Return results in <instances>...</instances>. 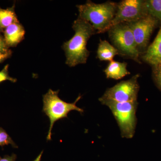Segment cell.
Listing matches in <instances>:
<instances>
[{
    "mask_svg": "<svg viewBox=\"0 0 161 161\" xmlns=\"http://www.w3.org/2000/svg\"><path fill=\"white\" fill-rule=\"evenodd\" d=\"M158 33L142 55V59L153 67L161 65V22Z\"/></svg>",
    "mask_w": 161,
    "mask_h": 161,
    "instance_id": "obj_9",
    "label": "cell"
},
{
    "mask_svg": "<svg viewBox=\"0 0 161 161\" xmlns=\"http://www.w3.org/2000/svg\"><path fill=\"white\" fill-rule=\"evenodd\" d=\"M10 145L14 148H18L17 145L3 128L0 127V146L3 147L6 145Z\"/></svg>",
    "mask_w": 161,
    "mask_h": 161,
    "instance_id": "obj_15",
    "label": "cell"
},
{
    "mask_svg": "<svg viewBox=\"0 0 161 161\" xmlns=\"http://www.w3.org/2000/svg\"><path fill=\"white\" fill-rule=\"evenodd\" d=\"M59 91H54L49 89L43 96V112L48 116L50 121L49 130L47 136V141L51 140L52 129L56 121L68 117V115L71 111H77L80 113L84 112L82 109L76 105L81 96H78L75 102L68 103L59 98Z\"/></svg>",
    "mask_w": 161,
    "mask_h": 161,
    "instance_id": "obj_3",
    "label": "cell"
},
{
    "mask_svg": "<svg viewBox=\"0 0 161 161\" xmlns=\"http://www.w3.org/2000/svg\"><path fill=\"white\" fill-rule=\"evenodd\" d=\"M155 67H159V68H161V65H159V66Z\"/></svg>",
    "mask_w": 161,
    "mask_h": 161,
    "instance_id": "obj_22",
    "label": "cell"
},
{
    "mask_svg": "<svg viewBox=\"0 0 161 161\" xmlns=\"http://www.w3.org/2000/svg\"><path fill=\"white\" fill-rule=\"evenodd\" d=\"M109 37L118 50L119 55L140 64V53L132 30L127 23H121L111 27L108 31Z\"/></svg>",
    "mask_w": 161,
    "mask_h": 161,
    "instance_id": "obj_5",
    "label": "cell"
},
{
    "mask_svg": "<svg viewBox=\"0 0 161 161\" xmlns=\"http://www.w3.org/2000/svg\"><path fill=\"white\" fill-rule=\"evenodd\" d=\"M11 51L6 44L5 40L3 36L0 34V52L3 53H8Z\"/></svg>",
    "mask_w": 161,
    "mask_h": 161,
    "instance_id": "obj_18",
    "label": "cell"
},
{
    "mask_svg": "<svg viewBox=\"0 0 161 161\" xmlns=\"http://www.w3.org/2000/svg\"><path fill=\"white\" fill-rule=\"evenodd\" d=\"M16 154L12 153L11 156L6 155L3 158L0 157V161H16Z\"/></svg>",
    "mask_w": 161,
    "mask_h": 161,
    "instance_id": "obj_19",
    "label": "cell"
},
{
    "mask_svg": "<svg viewBox=\"0 0 161 161\" xmlns=\"http://www.w3.org/2000/svg\"><path fill=\"white\" fill-rule=\"evenodd\" d=\"M117 6V3L111 1L96 4L88 1L85 4L77 6L78 17L89 23L96 33H103L109 29Z\"/></svg>",
    "mask_w": 161,
    "mask_h": 161,
    "instance_id": "obj_2",
    "label": "cell"
},
{
    "mask_svg": "<svg viewBox=\"0 0 161 161\" xmlns=\"http://www.w3.org/2000/svg\"><path fill=\"white\" fill-rule=\"evenodd\" d=\"M9 64H6L2 70L0 71V83L9 80L12 82H16L17 81L16 78L10 77L9 75Z\"/></svg>",
    "mask_w": 161,
    "mask_h": 161,
    "instance_id": "obj_16",
    "label": "cell"
},
{
    "mask_svg": "<svg viewBox=\"0 0 161 161\" xmlns=\"http://www.w3.org/2000/svg\"><path fill=\"white\" fill-rule=\"evenodd\" d=\"M4 38L9 47H14L24 39L25 31L22 24L16 23L11 24L4 30Z\"/></svg>",
    "mask_w": 161,
    "mask_h": 161,
    "instance_id": "obj_10",
    "label": "cell"
},
{
    "mask_svg": "<svg viewBox=\"0 0 161 161\" xmlns=\"http://www.w3.org/2000/svg\"><path fill=\"white\" fill-rule=\"evenodd\" d=\"M139 77V75L137 74L129 80L120 81L114 86L108 89L99 98V101L101 103L108 101L118 103L137 101L140 90L138 82Z\"/></svg>",
    "mask_w": 161,
    "mask_h": 161,
    "instance_id": "obj_6",
    "label": "cell"
},
{
    "mask_svg": "<svg viewBox=\"0 0 161 161\" xmlns=\"http://www.w3.org/2000/svg\"><path fill=\"white\" fill-rule=\"evenodd\" d=\"M101 103L108 107L112 111L117 121L122 137L132 138L135 134L137 123V102L118 103L108 101Z\"/></svg>",
    "mask_w": 161,
    "mask_h": 161,
    "instance_id": "obj_4",
    "label": "cell"
},
{
    "mask_svg": "<svg viewBox=\"0 0 161 161\" xmlns=\"http://www.w3.org/2000/svg\"><path fill=\"white\" fill-rule=\"evenodd\" d=\"M43 151H41L37 157L33 161H41V158H42V155H43Z\"/></svg>",
    "mask_w": 161,
    "mask_h": 161,
    "instance_id": "obj_21",
    "label": "cell"
},
{
    "mask_svg": "<svg viewBox=\"0 0 161 161\" xmlns=\"http://www.w3.org/2000/svg\"><path fill=\"white\" fill-rule=\"evenodd\" d=\"M15 6L3 9L0 7V33L11 24L19 23L17 17L14 10Z\"/></svg>",
    "mask_w": 161,
    "mask_h": 161,
    "instance_id": "obj_13",
    "label": "cell"
},
{
    "mask_svg": "<svg viewBox=\"0 0 161 161\" xmlns=\"http://www.w3.org/2000/svg\"><path fill=\"white\" fill-rule=\"evenodd\" d=\"M126 62H120L112 60L110 61L104 72L107 78L119 80L127 75H130V72L127 69Z\"/></svg>",
    "mask_w": 161,
    "mask_h": 161,
    "instance_id": "obj_11",
    "label": "cell"
},
{
    "mask_svg": "<svg viewBox=\"0 0 161 161\" xmlns=\"http://www.w3.org/2000/svg\"><path fill=\"white\" fill-rule=\"evenodd\" d=\"M153 75L156 84L161 91V68L159 67H153Z\"/></svg>",
    "mask_w": 161,
    "mask_h": 161,
    "instance_id": "obj_17",
    "label": "cell"
},
{
    "mask_svg": "<svg viewBox=\"0 0 161 161\" xmlns=\"http://www.w3.org/2000/svg\"><path fill=\"white\" fill-rule=\"evenodd\" d=\"M147 15L145 1L123 0L117 3L116 13L110 28L119 23L135 22Z\"/></svg>",
    "mask_w": 161,
    "mask_h": 161,
    "instance_id": "obj_7",
    "label": "cell"
},
{
    "mask_svg": "<svg viewBox=\"0 0 161 161\" xmlns=\"http://www.w3.org/2000/svg\"><path fill=\"white\" fill-rule=\"evenodd\" d=\"M148 14L161 22V0H146Z\"/></svg>",
    "mask_w": 161,
    "mask_h": 161,
    "instance_id": "obj_14",
    "label": "cell"
},
{
    "mask_svg": "<svg viewBox=\"0 0 161 161\" xmlns=\"http://www.w3.org/2000/svg\"><path fill=\"white\" fill-rule=\"evenodd\" d=\"M11 51L6 53H3L0 52V63H2L6 59L9 58L11 56Z\"/></svg>",
    "mask_w": 161,
    "mask_h": 161,
    "instance_id": "obj_20",
    "label": "cell"
},
{
    "mask_svg": "<svg viewBox=\"0 0 161 161\" xmlns=\"http://www.w3.org/2000/svg\"><path fill=\"white\" fill-rule=\"evenodd\" d=\"M159 23L160 22L158 20L148 14L135 22L127 23L132 30L140 54L147 49L150 36Z\"/></svg>",
    "mask_w": 161,
    "mask_h": 161,
    "instance_id": "obj_8",
    "label": "cell"
},
{
    "mask_svg": "<svg viewBox=\"0 0 161 161\" xmlns=\"http://www.w3.org/2000/svg\"><path fill=\"white\" fill-rule=\"evenodd\" d=\"M72 28L75 32V35L63 45L66 56V64L69 67L86 63L90 53L87 49V43L90 38L96 33L89 23L79 17L74 21Z\"/></svg>",
    "mask_w": 161,
    "mask_h": 161,
    "instance_id": "obj_1",
    "label": "cell"
},
{
    "mask_svg": "<svg viewBox=\"0 0 161 161\" xmlns=\"http://www.w3.org/2000/svg\"><path fill=\"white\" fill-rule=\"evenodd\" d=\"M119 53L115 47L110 44L106 40H100L97 51V58L100 61L113 60L116 55Z\"/></svg>",
    "mask_w": 161,
    "mask_h": 161,
    "instance_id": "obj_12",
    "label": "cell"
}]
</instances>
